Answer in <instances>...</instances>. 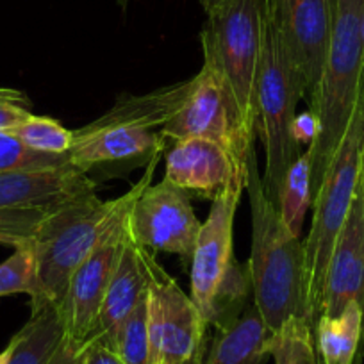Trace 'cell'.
<instances>
[{
	"mask_svg": "<svg viewBox=\"0 0 364 364\" xmlns=\"http://www.w3.org/2000/svg\"><path fill=\"white\" fill-rule=\"evenodd\" d=\"M68 154H45L29 149L9 132H0V173L18 170H43L68 164Z\"/></svg>",
	"mask_w": 364,
	"mask_h": 364,
	"instance_id": "27",
	"label": "cell"
},
{
	"mask_svg": "<svg viewBox=\"0 0 364 364\" xmlns=\"http://www.w3.org/2000/svg\"><path fill=\"white\" fill-rule=\"evenodd\" d=\"M363 80L364 0H336L331 48L316 95L309 104V109L320 122L316 141L307 149L311 159V200L316 197L348 129Z\"/></svg>",
	"mask_w": 364,
	"mask_h": 364,
	"instance_id": "3",
	"label": "cell"
},
{
	"mask_svg": "<svg viewBox=\"0 0 364 364\" xmlns=\"http://www.w3.org/2000/svg\"><path fill=\"white\" fill-rule=\"evenodd\" d=\"M247 164L204 138L177 139L166 154L164 178L190 197L215 200L237 178L247 181Z\"/></svg>",
	"mask_w": 364,
	"mask_h": 364,
	"instance_id": "14",
	"label": "cell"
},
{
	"mask_svg": "<svg viewBox=\"0 0 364 364\" xmlns=\"http://www.w3.org/2000/svg\"><path fill=\"white\" fill-rule=\"evenodd\" d=\"M318 132H320V122H318V117L311 109L304 111V113L296 114L295 122H293L291 134L293 139L302 145H313L318 138Z\"/></svg>",
	"mask_w": 364,
	"mask_h": 364,
	"instance_id": "31",
	"label": "cell"
},
{
	"mask_svg": "<svg viewBox=\"0 0 364 364\" xmlns=\"http://www.w3.org/2000/svg\"><path fill=\"white\" fill-rule=\"evenodd\" d=\"M146 307L150 364H204L208 321L154 255Z\"/></svg>",
	"mask_w": 364,
	"mask_h": 364,
	"instance_id": "7",
	"label": "cell"
},
{
	"mask_svg": "<svg viewBox=\"0 0 364 364\" xmlns=\"http://www.w3.org/2000/svg\"><path fill=\"white\" fill-rule=\"evenodd\" d=\"M152 252L136 243L134 237L131 236V229H129L127 241H125L120 261L114 269L102 309H100L99 323H97L93 339L109 343L118 327L146 299L150 286V259H152Z\"/></svg>",
	"mask_w": 364,
	"mask_h": 364,
	"instance_id": "17",
	"label": "cell"
},
{
	"mask_svg": "<svg viewBox=\"0 0 364 364\" xmlns=\"http://www.w3.org/2000/svg\"><path fill=\"white\" fill-rule=\"evenodd\" d=\"M360 193H363V200H364V154H363V168H360Z\"/></svg>",
	"mask_w": 364,
	"mask_h": 364,
	"instance_id": "35",
	"label": "cell"
},
{
	"mask_svg": "<svg viewBox=\"0 0 364 364\" xmlns=\"http://www.w3.org/2000/svg\"><path fill=\"white\" fill-rule=\"evenodd\" d=\"M27 97L22 91L0 87V132H9L31 117L26 107Z\"/></svg>",
	"mask_w": 364,
	"mask_h": 364,
	"instance_id": "29",
	"label": "cell"
},
{
	"mask_svg": "<svg viewBox=\"0 0 364 364\" xmlns=\"http://www.w3.org/2000/svg\"><path fill=\"white\" fill-rule=\"evenodd\" d=\"M302 99H306V80L268 9L255 82V132L264 146L266 193L277 209L289 166L302 156L291 134L296 106Z\"/></svg>",
	"mask_w": 364,
	"mask_h": 364,
	"instance_id": "4",
	"label": "cell"
},
{
	"mask_svg": "<svg viewBox=\"0 0 364 364\" xmlns=\"http://www.w3.org/2000/svg\"><path fill=\"white\" fill-rule=\"evenodd\" d=\"M318 364H363L364 309L350 302L338 316L321 314L314 323Z\"/></svg>",
	"mask_w": 364,
	"mask_h": 364,
	"instance_id": "20",
	"label": "cell"
},
{
	"mask_svg": "<svg viewBox=\"0 0 364 364\" xmlns=\"http://www.w3.org/2000/svg\"><path fill=\"white\" fill-rule=\"evenodd\" d=\"M273 332L254 302L232 325L215 331L204 364H266Z\"/></svg>",
	"mask_w": 364,
	"mask_h": 364,
	"instance_id": "19",
	"label": "cell"
},
{
	"mask_svg": "<svg viewBox=\"0 0 364 364\" xmlns=\"http://www.w3.org/2000/svg\"><path fill=\"white\" fill-rule=\"evenodd\" d=\"M164 150L166 138L161 131L82 125L73 131L68 159L70 164L99 182L109 177H125L136 168L146 166Z\"/></svg>",
	"mask_w": 364,
	"mask_h": 364,
	"instance_id": "11",
	"label": "cell"
},
{
	"mask_svg": "<svg viewBox=\"0 0 364 364\" xmlns=\"http://www.w3.org/2000/svg\"><path fill=\"white\" fill-rule=\"evenodd\" d=\"M268 352L275 364H318L314 328L304 316H291L269 338Z\"/></svg>",
	"mask_w": 364,
	"mask_h": 364,
	"instance_id": "24",
	"label": "cell"
},
{
	"mask_svg": "<svg viewBox=\"0 0 364 364\" xmlns=\"http://www.w3.org/2000/svg\"><path fill=\"white\" fill-rule=\"evenodd\" d=\"M87 346L90 343H77L65 334L47 364H86Z\"/></svg>",
	"mask_w": 364,
	"mask_h": 364,
	"instance_id": "30",
	"label": "cell"
},
{
	"mask_svg": "<svg viewBox=\"0 0 364 364\" xmlns=\"http://www.w3.org/2000/svg\"><path fill=\"white\" fill-rule=\"evenodd\" d=\"M193 86V77L182 82L163 86L139 97H122L100 118L87 124L90 127H136L161 131L177 114Z\"/></svg>",
	"mask_w": 364,
	"mask_h": 364,
	"instance_id": "18",
	"label": "cell"
},
{
	"mask_svg": "<svg viewBox=\"0 0 364 364\" xmlns=\"http://www.w3.org/2000/svg\"><path fill=\"white\" fill-rule=\"evenodd\" d=\"M99 182L73 164L0 173V209H52L97 193Z\"/></svg>",
	"mask_w": 364,
	"mask_h": 364,
	"instance_id": "16",
	"label": "cell"
},
{
	"mask_svg": "<svg viewBox=\"0 0 364 364\" xmlns=\"http://www.w3.org/2000/svg\"><path fill=\"white\" fill-rule=\"evenodd\" d=\"M200 225L190 195L166 178L149 184L129 215L131 236L139 247L178 255L186 268H190Z\"/></svg>",
	"mask_w": 364,
	"mask_h": 364,
	"instance_id": "9",
	"label": "cell"
},
{
	"mask_svg": "<svg viewBox=\"0 0 364 364\" xmlns=\"http://www.w3.org/2000/svg\"><path fill=\"white\" fill-rule=\"evenodd\" d=\"M245 188L247 181H234L218 198L213 200L211 211L198 230L193 257L190 262V296L205 321L211 309L213 295L234 257V218Z\"/></svg>",
	"mask_w": 364,
	"mask_h": 364,
	"instance_id": "13",
	"label": "cell"
},
{
	"mask_svg": "<svg viewBox=\"0 0 364 364\" xmlns=\"http://www.w3.org/2000/svg\"><path fill=\"white\" fill-rule=\"evenodd\" d=\"M118 2V6H120L122 9H127V6H129V0H117Z\"/></svg>",
	"mask_w": 364,
	"mask_h": 364,
	"instance_id": "36",
	"label": "cell"
},
{
	"mask_svg": "<svg viewBox=\"0 0 364 364\" xmlns=\"http://www.w3.org/2000/svg\"><path fill=\"white\" fill-rule=\"evenodd\" d=\"M48 213L50 209H0V245H31Z\"/></svg>",
	"mask_w": 364,
	"mask_h": 364,
	"instance_id": "28",
	"label": "cell"
},
{
	"mask_svg": "<svg viewBox=\"0 0 364 364\" xmlns=\"http://www.w3.org/2000/svg\"><path fill=\"white\" fill-rule=\"evenodd\" d=\"M86 364H120L113 348L100 339H91L86 353Z\"/></svg>",
	"mask_w": 364,
	"mask_h": 364,
	"instance_id": "32",
	"label": "cell"
},
{
	"mask_svg": "<svg viewBox=\"0 0 364 364\" xmlns=\"http://www.w3.org/2000/svg\"><path fill=\"white\" fill-rule=\"evenodd\" d=\"M18 293L29 295L31 302L38 296L36 254L33 243L16 247L4 262H0V299Z\"/></svg>",
	"mask_w": 364,
	"mask_h": 364,
	"instance_id": "26",
	"label": "cell"
},
{
	"mask_svg": "<svg viewBox=\"0 0 364 364\" xmlns=\"http://www.w3.org/2000/svg\"><path fill=\"white\" fill-rule=\"evenodd\" d=\"M65 338L61 314L55 306H45L13 336L15 348L8 364H47Z\"/></svg>",
	"mask_w": 364,
	"mask_h": 364,
	"instance_id": "21",
	"label": "cell"
},
{
	"mask_svg": "<svg viewBox=\"0 0 364 364\" xmlns=\"http://www.w3.org/2000/svg\"><path fill=\"white\" fill-rule=\"evenodd\" d=\"M166 139L204 138L229 150L240 163L247 164L254 149V132L245 127L229 84L204 65L193 77V86L181 109L161 129Z\"/></svg>",
	"mask_w": 364,
	"mask_h": 364,
	"instance_id": "8",
	"label": "cell"
},
{
	"mask_svg": "<svg viewBox=\"0 0 364 364\" xmlns=\"http://www.w3.org/2000/svg\"><path fill=\"white\" fill-rule=\"evenodd\" d=\"M132 205L75 269L65 296L58 306L65 334L73 341L90 343L95 338L100 309L129 236V215Z\"/></svg>",
	"mask_w": 364,
	"mask_h": 364,
	"instance_id": "10",
	"label": "cell"
},
{
	"mask_svg": "<svg viewBox=\"0 0 364 364\" xmlns=\"http://www.w3.org/2000/svg\"><path fill=\"white\" fill-rule=\"evenodd\" d=\"M336 0H269L273 22L284 36L306 80V100L313 102L331 48Z\"/></svg>",
	"mask_w": 364,
	"mask_h": 364,
	"instance_id": "12",
	"label": "cell"
},
{
	"mask_svg": "<svg viewBox=\"0 0 364 364\" xmlns=\"http://www.w3.org/2000/svg\"><path fill=\"white\" fill-rule=\"evenodd\" d=\"M269 0H232L208 15L200 33L204 65L232 91L245 127L255 134V82Z\"/></svg>",
	"mask_w": 364,
	"mask_h": 364,
	"instance_id": "6",
	"label": "cell"
},
{
	"mask_svg": "<svg viewBox=\"0 0 364 364\" xmlns=\"http://www.w3.org/2000/svg\"><path fill=\"white\" fill-rule=\"evenodd\" d=\"M13 348H15V341H13V338H11L9 345L6 346L2 352H0V364H8L9 363V359H11V353H13Z\"/></svg>",
	"mask_w": 364,
	"mask_h": 364,
	"instance_id": "34",
	"label": "cell"
},
{
	"mask_svg": "<svg viewBox=\"0 0 364 364\" xmlns=\"http://www.w3.org/2000/svg\"><path fill=\"white\" fill-rule=\"evenodd\" d=\"M229 2H232V0H200L202 8H204V11L208 13V15L215 13L216 9L223 8V6L229 4Z\"/></svg>",
	"mask_w": 364,
	"mask_h": 364,
	"instance_id": "33",
	"label": "cell"
},
{
	"mask_svg": "<svg viewBox=\"0 0 364 364\" xmlns=\"http://www.w3.org/2000/svg\"><path fill=\"white\" fill-rule=\"evenodd\" d=\"M364 154V80L348 129L336 150L316 197L313 198V222L306 252V293L311 323L321 314L325 277L332 248L346 222L353 197L359 188Z\"/></svg>",
	"mask_w": 364,
	"mask_h": 364,
	"instance_id": "5",
	"label": "cell"
},
{
	"mask_svg": "<svg viewBox=\"0 0 364 364\" xmlns=\"http://www.w3.org/2000/svg\"><path fill=\"white\" fill-rule=\"evenodd\" d=\"M29 149L45 154H68L73 145V131L63 127L61 122L48 117L31 114L23 124L9 131Z\"/></svg>",
	"mask_w": 364,
	"mask_h": 364,
	"instance_id": "25",
	"label": "cell"
},
{
	"mask_svg": "<svg viewBox=\"0 0 364 364\" xmlns=\"http://www.w3.org/2000/svg\"><path fill=\"white\" fill-rule=\"evenodd\" d=\"M350 302H357L364 309V200L360 181L345 225L332 248L321 314L338 316Z\"/></svg>",
	"mask_w": 364,
	"mask_h": 364,
	"instance_id": "15",
	"label": "cell"
},
{
	"mask_svg": "<svg viewBox=\"0 0 364 364\" xmlns=\"http://www.w3.org/2000/svg\"><path fill=\"white\" fill-rule=\"evenodd\" d=\"M163 154L145 166L138 184L117 200H100L97 193L52 208L33 240L36 254L38 296L31 302L33 313L45 306L61 304L75 269L95 250L107 230L134 204L149 184Z\"/></svg>",
	"mask_w": 364,
	"mask_h": 364,
	"instance_id": "2",
	"label": "cell"
},
{
	"mask_svg": "<svg viewBox=\"0 0 364 364\" xmlns=\"http://www.w3.org/2000/svg\"><path fill=\"white\" fill-rule=\"evenodd\" d=\"M254 302V286L248 262H240L236 257L227 266L222 281L216 288L209 309V328H225L232 325Z\"/></svg>",
	"mask_w": 364,
	"mask_h": 364,
	"instance_id": "22",
	"label": "cell"
},
{
	"mask_svg": "<svg viewBox=\"0 0 364 364\" xmlns=\"http://www.w3.org/2000/svg\"><path fill=\"white\" fill-rule=\"evenodd\" d=\"M247 168L245 190L252 209V250L247 262L254 286V304L269 331L275 332L291 316L309 320L306 252L304 241L289 232L279 209L268 198L255 146L248 154Z\"/></svg>",
	"mask_w": 364,
	"mask_h": 364,
	"instance_id": "1",
	"label": "cell"
},
{
	"mask_svg": "<svg viewBox=\"0 0 364 364\" xmlns=\"http://www.w3.org/2000/svg\"><path fill=\"white\" fill-rule=\"evenodd\" d=\"M311 204V159L309 154L304 152L289 166L279 202L282 222L295 237L302 236L304 220Z\"/></svg>",
	"mask_w": 364,
	"mask_h": 364,
	"instance_id": "23",
	"label": "cell"
}]
</instances>
